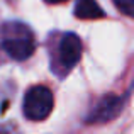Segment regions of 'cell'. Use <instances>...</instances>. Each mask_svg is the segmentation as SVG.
Returning a JSON list of instances; mask_svg holds the SVG:
<instances>
[{"label": "cell", "instance_id": "1", "mask_svg": "<svg viewBox=\"0 0 134 134\" xmlns=\"http://www.w3.org/2000/svg\"><path fill=\"white\" fill-rule=\"evenodd\" d=\"M0 48L14 61H26L36 51V37L26 22L9 20L0 27Z\"/></svg>", "mask_w": 134, "mask_h": 134}, {"label": "cell", "instance_id": "2", "mask_svg": "<svg viewBox=\"0 0 134 134\" xmlns=\"http://www.w3.org/2000/svg\"><path fill=\"white\" fill-rule=\"evenodd\" d=\"M83 43L78 34L75 32H65L61 34L56 49V61L54 66L51 65V71H54L59 78H65L82 59Z\"/></svg>", "mask_w": 134, "mask_h": 134}, {"label": "cell", "instance_id": "3", "mask_svg": "<svg viewBox=\"0 0 134 134\" xmlns=\"http://www.w3.org/2000/svg\"><path fill=\"white\" fill-rule=\"evenodd\" d=\"M54 107V95L44 85H34L24 93L22 114L26 119L41 122L49 117Z\"/></svg>", "mask_w": 134, "mask_h": 134}, {"label": "cell", "instance_id": "4", "mask_svg": "<svg viewBox=\"0 0 134 134\" xmlns=\"http://www.w3.org/2000/svg\"><path fill=\"white\" fill-rule=\"evenodd\" d=\"M129 93L131 88L126 92L124 95H115V93H107L97 102L92 112L85 117L87 124H105V122H112L122 114L126 104L129 100Z\"/></svg>", "mask_w": 134, "mask_h": 134}, {"label": "cell", "instance_id": "5", "mask_svg": "<svg viewBox=\"0 0 134 134\" xmlns=\"http://www.w3.org/2000/svg\"><path fill=\"white\" fill-rule=\"evenodd\" d=\"M75 17L82 20H95V19H104L105 12L97 3V0H76Z\"/></svg>", "mask_w": 134, "mask_h": 134}, {"label": "cell", "instance_id": "6", "mask_svg": "<svg viewBox=\"0 0 134 134\" xmlns=\"http://www.w3.org/2000/svg\"><path fill=\"white\" fill-rule=\"evenodd\" d=\"M114 5L117 7L119 12H122L126 17H132L134 12V5H132V0H112Z\"/></svg>", "mask_w": 134, "mask_h": 134}, {"label": "cell", "instance_id": "7", "mask_svg": "<svg viewBox=\"0 0 134 134\" xmlns=\"http://www.w3.org/2000/svg\"><path fill=\"white\" fill-rule=\"evenodd\" d=\"M46 3H63V2H68V0H44Z\"/></svg>", "mask_w": 134, "mask_h": 134}]
</instances>
